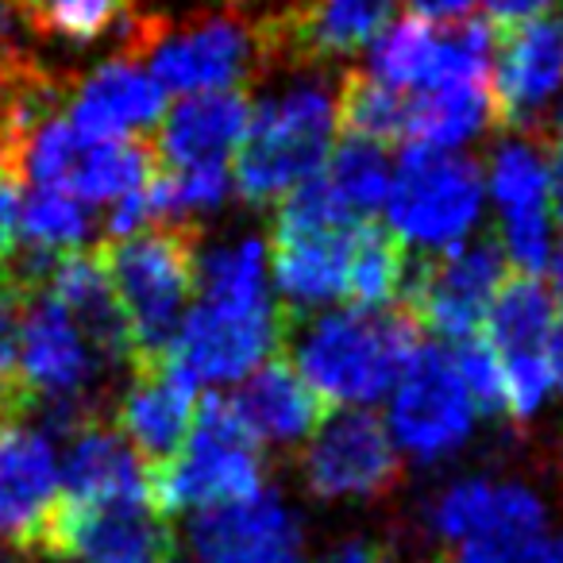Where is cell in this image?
Returning <instances> with one entry per match:
<instances>
[{"instance_id":"15","label":"cell","mask_w":563,"mask_h":563,"mask_svg":"<svg viewBox=\"0 0 563 563\" xmlns=\"http://www.w3.org/2000/svg\"><path fill=\"white\" fill-rule=\"evenodd\" d=\"M563 89V35L552 20H532L498 35L494 63V128L509 135H537L548 101Z\"/></svg>"},{"instance_id":"36","label":"cell","mask_w":563,"mask_h":563,"mask_svg":"<svg viewBox=\"0 0 563 563\" xmlns=\"http://www.w3.org/2000/svg\"><path fill=\"white\" fill-rule=\"evenodd\" d=\"M413 4V16L417 20H444V24H455V20H467V12L475 9L478 0H409Z\"/></svg>"},{"instance_id":"44","label":"cell","mask_w":563,"mask_h":563,"mask_svg":"<svg viewBox=\"0 0 563 563\" xmlns=\"http://www.w3.org/2000/svg\"><path fill=\"white\" fill-rule=\"evenodd\" d=\"M560 35H563V24H560Z\"/></svg>"},{"instance_id":"38","label":"cell","mask_w":563,"mask_h":563,"mask_svg":"<svg viewBox=\"0 0 563 563\" xmlns=\"http://www.w3.org/2000/svg\"><path fill=\"white\" fill-rule=\"evenodd\" d=\"M548 178H552V205L555 217L563 220V132L548 140Z\"/></svg>"},{"instance_id":"14","label":"cell","mask_w":563,"mask_h":563,"mask_svg":"<svg viewBox=\"0 0 563 563\" xmlns=\"http://www.w3.org/2000/svg\"><path fill=\"white\" fill-rule=\"evenodd\" d=\"M58 498L63 483L47 432L27 417L0 413V540L24 552H43Z\"/></svg>"},{"instance_id":"40","label":"cell","mask_w":563,"mask_h":563,"mask_svg":"<svg viewBox=\"0 0 563 563\" xmlns=\"http://www.w3.org/2000/svg\"><path fill=\"white\" fill-rule=\"evenodd\" d=\"M548 367H552V386H560V394H563V309H560V317H555L552 340H548Z\"/></svg>"},{"instance_id":"22","label":"cell","mask_w":563,"mask_h":563,"mask_svg":"<svg viewBox=\"0 0 563 563\" xmlns=\"http://www.w3.org/2000/svg\"><path fill=\"white\" fill-rule=\"evenodd\" d=\"M360 228V224H355ZM336 232V228H271V251L266 263L274 271V282L282 290V306L294 313H306L324 301L344 298V278H347V247H352V232Z\"/></svg>"},{"instance_id":"18","label":"cell","mask_w":563,"mask_h":563,"mask_svg":"<svg viewBox=\"0 0 563 563\" xmlns=\"http://www.w3.org/2000/svg\"><path fill=\"white\" fill-rule=\"evenodd\" d=\"M163 117H166L163 86L147 70H140V63H128L120 55L112 63L97 66L81 81H74L70 109H66V120L74 124V132L93 143H117V140L147 135L151 128H158Z\"/></svg>"},{"instance_id":"11","label":"cell","mask_w":563,"mask_h":563,"mask_svg":"<svg viewBox=\"0 0 563 563\" xmlns=\"http://www.w3.org/2000/svg\"><path fill=\"white\" fill-rule=\"evenodd\" d=\"M301 475L317 498H383L398 486L401 455L371 409H340L309 437Z\"/></svg>"},{"instance_id":"25","label":"cell","mask_w":563,"mask_h":563,"mask_svg":"<svg viewBox=\"0 0 563 563\" xmlns=\"http://www.w3.org/2000/svg\"><path fill=\"white\" fill-rule=\"evenodd\" d=\"M409 251L398 235L378 220H363L347 247L344 301L352 309H394L406 282Z\"/></svg>"},{"instance_id":"17","label":"cell","mask_w":563,"mask_h":563,"mask_svg":"<svg viewBox=\"0 0 563 563\" xmlns=\"http://www.w3.org/2000/svg\"><path fill=\"white\" fill-rule=\"evenodd\" d=\"M197 421V383L174 360L132 371L128 394L117 406V432L147 471H158L181 452Z\"/></svg>"},{"instance_id":"9","label":"cell","mask_w":563,"mask_h":563,"mask_svg":"<svg viewBox=\"0 0 563 563\" xmlns=\"http://www.w3.org/2000/svg\"><path fill=\"white\" fill-rule=\"evenodd\" d=\"M475 401L455 371L452 352L421 344L398 378L390 398V432L401 452L432 463L467 444L475 429Z\"/></svg>"},{"instance_id":"35","label":"cell","mask_w":563,"mask_h":563,"mask_svg":"<svg viewBox=\"0 0 563 563\" xmlns=\"http://www.w3.org/2000/svg\"><path fill=\"white\" fill-rule=\"evenodd\" d=\"M552 9V0H486V24L494 32H514V27H525L532 20H544V12Z\"/></svg>"},{"instance_id":"39","label":"cell","mask_w":563,"mask_h":563,"mask_svg":"<svg viewBox=\"0 0 563 563\" xmlns=\"http://www.w3.org/2000/svg\"><path fill=\"white\" fill-rule=\"evenodd\" d=\"M324 563H383V552L375 544H363V540H352V544L336 548Z\"/></svg>"},{"instance_id":"20","label":"cell","mask_w":563,"mask_h":563,"mask_svg":"<svg viewBox=\"0 0 563 563\" xmlns=\"http://www.w3.org/2000/svg\"><path fill=\"white\" fill-rule=\"evenodd\" d=\"M251 124V101L240 89L228 93L186 97L158 120L155 155L163 170H186V166H224L235 155L243 132Z\"/></svg>"},{"instance_id":"12","label":"cell","mask_w":563,"mask_h":563,"mask_svg":"<svg viewBox=\"0 0 563 563\" xmlns=\"http://www.w3.org/2000/svg\"><path fill=\"white\" fill-rule=\"evenodd\" d=\"M490 194L498 205V240L506 258L521 274H537L552 263V178L548 143L540 135H514L494 147Z\"/></svg>"},{"instance_id":"3","label":"cell","mask_w":563,"mask_h":563,"mask_svg":"<svg viewBox=\"0 0 563 563\" xmlns=\"http://www.w3.org/2000/svg\"><path fill=\"white\" fill-rule=\"evenodd\" d=\"M120 58L147 63L163 93H228L247 89L271 70L258 20L243 12H197L189 20L135 16L124 32Z\"/></svg>"},{"instance_id":"27","label":"cell","mask_w":563,"mask_h":563,"mask_svg":"<svg viewBox=\"0 0 563 563\" xmlns=\"http://www.w3.org/2000/svg\"><path fill=\"white\" fill-rule=\"evenodd\" d=\"M406 109L409 97L398 89H386L363 70H347L336 86V128H344L347 140L363 143H401L406 140Z\"/></svg>"},{"instance_id":"5","label":"cell","mask_w":563,"mask_h":563,"mask_svg":"<svg viewBox=\"0 0 563 563\" xmlns=\"http://www.w3.org/2000/svg\"><path fill=\"white\" fill-rule=\"evenodd\" d=\"M263 490V452L228 406V394L197 398V421L170 463L151 471L158 514L217 509Z\"/></svg>"},{"instance_id":"19","label":"cell","mask_w":563,"mask_h":563,"mask_svg":"<svg viewBox=\"0 0 563 563\" xmlns=\"http://www.w3.org/2000/svg\"><path fill=\"white\" fill-rule=\"evenodd\" d=\"M66 506H109V501H151V471L128 448L117 424L93 417L70 432L63 471Z\"/></svg>"},{"instance_id":"2","label":"cell","mask_w":563,"mask_h":563,"mask_svg":"<svg viewBox=\"0 0 563 563\" xmlns=\"http://www.w3.org/2000/svg\"><path fill=\"white\" fill-rule=\"evenodd\" d=\"M421 347V329L406 309H344L313 317L298 332L294 324L286 352L298 360V375L329 406H371Z\"/></svg>"},{"instance_id":"16","label":"cell","mask_w":563,"mask_h":563,"mask_svg":"<svg viewBox=\"0 0 563 563\" xmlns=\"http://www.w3.org/2000/svg\"><path fill=\"white\" fill-rule=\"evenodd\" d=\"M189 544L201 563H298L301 525L294 509L263 486L243 501L197 514Z\"/></svg>"},{"instance_id":"7","label":"cell","mask_w":563,"mask_h":563,"mask_svg":"<svg viewBox=\"0 0 563 563\" xmlns=\"http://www.w3.org/2000/svg\"><path fill=\"white\" fill-rule=\"evenodd\" d=\"M509 258L498 235H478L452 251L413 258L406 266L398 309H406L417 329H432L437 336L463 344L483 336L486 309L506 282Z\"/></svg>"},{"instance_id":"45","label":"cell","mask_w":563,"mask_h":563,"mask_svg":"<svg viewBox=\"0 0 563 563\" xmlns=\"http://www.w3.org/2000/svg\"><path fill=\"white\" fill-rule=\"evenodd\" d=\"M235 4H243V0H235Z\"/></svg>"},{"instance_id":"21","label":"cell","mask_w":563,"mask_h":563,"mask_svg":"<svg viewBox=\"0 0 563 563\" xmlns=\"http://www.w3.org/2000/svg\"><path fill=\"white\" fill-rule=\"evenodd\" d=\"M228 406L255 437V444L274 448H294L309 440L329 413V406L309 390V383L290 367L286 355H274L251 371L240 390L228 394Z\"/></svg>"},{"instance_id":"13","label":"cell","mask_w":563,"mask_h":563,"mask_svg":"<svg viewBox=\"0 0 563 563\" xmlns=\"http://www.w3.org/2000/svg\"><path fill=\"white\" fill-rule=\"evenodd\" d=\"M174 529L155 501H109V506H66L43 540V552L74 563H174Z\"/></svg>"},{"instance_id":"28","label":"cell","mask_w":563,"mask_h":563,"mask_svg":"<svg viewBox=\"0 0 563 563\" xmlns=\"http://www.w3.org/2000/svg\"><path fill=\"white\" fill-rule=\"evenodd\" d=\"M197 290L209 306H266V243L240 240L197 258Z\"/></svg>"},{"instance_id":"32","label":"cell","mask_w":563,"mask_h":563,"mask_svg":"<svg viewBox=\"0 0 563 563\" xmlns=\"http://www.w3.org/2000/svg\"><path fill=\"white\" fill-rule=\"evenodd\" d=\"M32 294L20 282L0 278V413L12 417H20V344Z\"/></svg>"},{"instance_id":"6","label":"cell","mask_w":563,"mask_h":563,"mask_svg":"<svg viewBox=\"0 0 563 563\" xmlns=\"http://www.w3.org/2000/svg\"><path fill=\"white\" fill-rule=\"evenodd\" d=\"M483 170L467 155L401 147L398 174L386 194L390 232L401 243L424 247L429 255L467 243L483 212Z\"/></svg>"},{"instance_id":"4","label":"cell","mask_w":563,"mask_h":563,"mask_svg":"<svg viewBox=\"0 0 563 563\" xmlns=\"http://www.w3.org/2000/svg\"><path fill=\"white\" fill-rule=\"evenodd\" d=\"M336 132V89L324 81L286 89L251 109V124L232 155L235 194L247 205H278L321 170Z\"/></svg>"},{"instance_id":"43","label":"cell","mask_w":563,"mask_h":563,"mask_svg":"<svg viewBox=\"0 0 563 563\" xmlns=\"http://www.w3.org/2000/svg\"><path fill=\"white\" fill-rule=\"evenodd\" d=\"M383 563H398V560H390V555H383Z\"/></svg>"},{"instance_id":"24","label":"cell","mask_w":563,"mask_h":563,"mask_svg":"<svg viewBox=\"0 0 563 563\" xmlns=\"http://www.w3.org/2000/svg\"><path fill=\"white\" fill-rule=\"evenodd\" d=\"M494 128L490 86H432L417 89L406 109V140L401 147L452 151Z\"/></svg>"},{"instance_id":"8","label":"cell","mask_w":563,"mask_h":563,"mask_svg":"<svg viewBox=\"0 0 563 563\" xmlns=\"http://www.w3.org/2000/svg\"><path fill=\"white\" fill-rule=\"evenodd\" d=\"M298 313L282 301L266 306H209L197 301L181 321L170 360L194 383H235L274 355H286Z\"/></svg>"},{"instance_id":"29","label":"cell","mask_w":563,"mask_h":563,"mask_svg":"<svg viewBox=\"0 0 563 563\" xmlns=\"http://www.w3.org/2000/svg\"><path fill=\"white\" fill-rule=\"evenodd\" d=\"M20 232H24V251L58 263L74 251H86L97 224L86 205L74 201V197L55 194V189H32V197L24 201Z\"/></svg>"},{"instance_id":"42","label":"cell","mask_w":563,"mask_h":563,"mask_svg":"<svg viewBox=\"0 0 563 563\" xmlns=\"http://www.w3.org/2000/svg\"><path fill=\"white\" fill-rule=\"evenodd\" d=\"M548 266H552V294H555V301L563 306V243L552 251V263H548Z\"/></svg>"},{"instance_id":"31","label":"cell","mask_w":563,"mask_h":563,"mask_svg":"<svg viewBox=\"0 0 563 563\" xmlns=\"http://www.w3.org/2000/svg\"><path fill=\"white\" fill-rule=\"evenodd\" d=\"M321 174L355 220H371L390 194V158L375 143L344 140L329 151V163L321 166Z\"/></svg>"},{"instance_id":"10","label":"cell","mask_w":563,"mask_h":563,"mask_svg":"<svg viewBox=\"0 0 563 563\" xmlns=\"http://www.w3.org/2000/svg\"><path fill=\"white\" fill-rule=\"evenodd\" d=\"M401 0H294L258 16L266 58L294 70H321L375 43L398 16Z\"/></svg>"},{"instance_id":"37","label":"cell","mask_w":563,"mask_h":563,"mask_svg":"<svg viewBox=\"0 0 563 563\" xmlns=\"http://www.w3.org/2000/svg\"><path fill=\"white\" fill-rule=\"evenodd\" d=\"M506 563H563V540L555 537H537L532 544L517 548L514 555H506Z\"/></svg>"},{"instance_id":"26","label":"cell","mask_w":563,"mask_h":563,"mask_svg":"<svg viewBox=\"0 0 563 563\" xmlns=\"http://www.w3.org/2000/svg\"><path fill=\"white\" fill-rule=\"evenodd\" d=\"M16 20L40 40L89 47L135 24V0H9Z\"/></svg>"},{"instance_id":"34","label":"cell","mask_w":563,"mask_h":563,"mask_svg":"<svg viewBox=\"0 0 563 563\" xmlns=\"http://www.w3.org/2000/svg\"><path fill=\"white\" fill-rule=\"evenodd\" d=\"M20 224H24V186L0 170V274H9V266L24 247Z\"/></svg>"},{"instance_id":"41","label":"cell","mask_w":563,"mask_h":563,"mask_svg":"<svg viewBox=\"0 0 563 563\" xmlns=\"http://www.w3.org/2000/svg\"><path fill=\"white\" fill-rule=\"evenodd\" d=\"M555 132H563V89H560V97H555V104H552V112H548L544 120H540V140H552Z\"/></svg>"},{"instance_id":"23","label":"cell","mask_w":563,"mask_h":563,"mask_svg":"<svg viewBox=\"0 0 563 563\" xmlns=\"http://www.w3.org/2000/svg\"><path fill=\"white\" fill-rule=\"evenodd\" d=\"M560 301L537 274L509 271L506 282L494 294L483 321V340L501 360H521V355H548Z\"/></svg>"},{"instance_id":"30","label":"cell","mask_w":563,"mask_h":563,"mask_svg":"<svg viewBox=\"0 0 563 563\" xmlns=\"http://www.w3.org/2000/svg\"><path fill=\"white\" fill-rule=\"evenodd\" d=\"M432 63H437V24L406 16L371 43V58L363 74L383 81L386 89H398V93L413 89L417 93L429 81Z\"/></svg>"},{"instance_id":"33","label":"cell","mask_w":563,"mask_h":563,"mask_svg":"<svg viewBox=\"0 0 563 563\" xmlns=\"http://www.w3.org/2000/svg\"><path fill=\"white\" fill-rule=\"evenodd\" d=\"M452 360L463 386H467L471 401H475V413L498 417L506 409V378H501V363L490 352V344L483 336H471L463 344H455Z\"/></svg>"},{"instance_id":"1","label":"cell","mask_w":563,"mask_h":563,"mask_svg":"<svg viewBox=\"0 0 563 563\" xmlns=\"http://www.w3.org/2000/svg\"><path fill=\"white\" fill-rule=\"evenodd\" d=\"M97 251L132 340L128 367L143 371L170 360L197 290V258H201L197 220L151 224L140 235L101 243Z\"/></svg>"}]
</instances>
